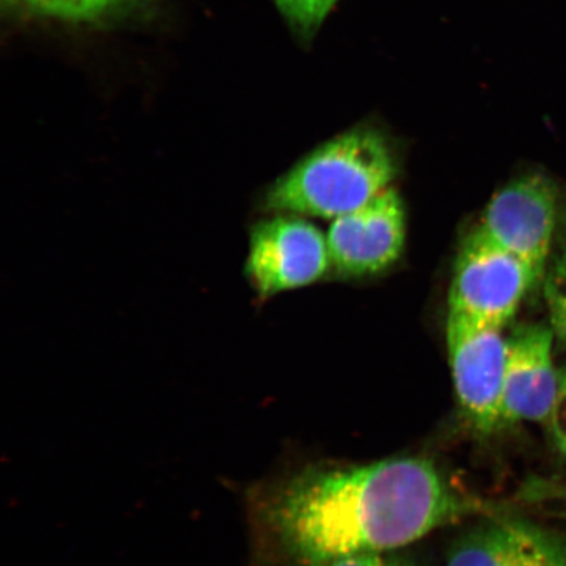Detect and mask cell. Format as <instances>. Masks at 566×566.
Masks as SVG:
<instances>
[{
  "label": "cell",
  "instance_id": "14",
  "mask_svg": "<svg viewBox=\"0 0 566 566\" xmlns=\"http://www.w3.org/2000/svg\"><path fill=\"white\" fill-rule=\"evenodd\" d=\"M318 566H394L378 554H357L334 558Z\"/></svg>",
  "mask_w": 566,
  "mask_h": 566
},
{
  "label": "cell",
  "instance_id": "6",
  "mask_svg": "<svg viewBox=\"0 0 566 566\" xmlns=\"http://www.w3.org/2000/svg\"><path fill=\"white\" fill-rule=\"evenodd\" d=\"M446 338L460 408L480 433H493L501 428L507 337L500 328L449 313Z\"/></svg>",
  "mask_w": 566,
  "mask_h": 566
},
{
  "label": "cell",
  "instance_id": "9",
  "mask_svg": "<svg viewBox=\"0 0 566 566\" xmlns=\"http://www.w3.org/2000/svg\"><path fill=\"white\" fill-rule=\"evenodd\" d=\"M446 566H566V542L520 518H494L452 547Z\"/></svg>",
  "mask_w": 566,
  "mask_h": 566
},
{
  "label": "cell",
  "instance_id": "11",
  "mask_svg": "<svg viewBox=\"0 0 566 566\" xmlns=\"http://www.w3.org/2000/svg\"><path fill=\"white\" fill-rule=\"evenodd\" d=\"M338 0H273L290 30L303 44L315 39Z\"/></svg>",
  "mask_w": 566,
  "mask_h": 566
},
{
  "label": "cell",
  "instance_id": "12",
  "mask_svg": "<svg viewBox=\"0 0 566 566\" xmlns=\"http://www.w3.org/2000/svg\"><path fill=\"white\" fill-rule=\"evenodd\" d=\"M544 294L549 310L551 328L558 342L566 346V247L546 273Z\"/></svg>",
  "mask_w": 566,
  "mask_h": 566
},
{
  "label": "cell",
  "instance_id": "1",
  "mask_svg": "<svg viewBox=\"0 0 566 566\" xmlns=\"http://www.w3.org/2000/svg\"><path fill=\"white\" fill-rule=\"evenodd\" d=\"M440 470L422 458L315 467L269 500V527L295 560L334 558L408 546L473 511Z\"/></svg>",
  "mask_w": 566,
  "mask_h": 566
},
{
  "label": "cell",
  "instance_id": "2",
  "mask_svg": "<svg viewBox=\"0 0 566 566\" xmlns=\"http://www.w3.org/2000/svg\"><path fill=\"white\" fill-rule=\"evenodd\" d=\"M398 157L387 134L359 125L325 142L269 187L259 208L274 214L336 219L391 188Z\"/></svg>",
  "mask_w": 566,
  "mask_h": 566
},
{
  "label": "cell",
  "instance_id": "4",
  "mask_svg": "<svg viewBox=\"0 0 566 566\" xmlns=\"http://www.w3.org/2000/svg\"><path fill=\"white\" fill-rule=\"evenodd\" d=\"M329 266L327 237L315 224L289 214L252 224L244 275L260 302L322 280Z\"/></svg>",
  "mask_w": 566,
  "mask_h": 566
},
{
  "label": "cell",
  "instance_id": "8",
  "mask_svg": "<svg viewBox=\"0 0 566 566\" xmlns=\"http://www.w3.org/2000/svg\"><path fill=\"white\" fill-rule=\"evenodd\" d=\"M554 336L552 328L530 324L507 337L501 428L521 421H549L560 385L552 360Z\"/></svg>",
  "mask_w": 566,
  "mask_h": 566
},
{
  "label": "cell",
  "instance_id": "7",
  "mask_svg": "<svg viewBox=\"0 0 566 566\" xmlns=\"http://www.w3.org/2000/svg\"><path fill=\"white\" fill-rule=\"evenodd\" d=\"M406 208L394 188L332 221L331 266L345 277L377 274L398 261L406 243Z\"/></svg>",
  "mask_w": 566,
  "mask_h": 566
},
{
  "label": "cell",
  "instance_id": "15",
  "mask_svg": "<svg viewBox=\"0 0 566 566\" xmlns=\"http://www.w3.org/2000/svg\"><path fill=\"white\" fill-rule=\"evenodd\" d=\"M565 235H566V229H565ZM565 247H566V239H565Z\"/></svg>",
  "mask_w": 566,
  "mask_h": 566
},
{
  "label": "cell",
  "instance_id": "13",
  "mask_svg": "<svg viewBox=\"0 0 566 566\" xmlns=\"http://www.w3.org/2000/svg\"><path fill=\"white\" fill-rule=\"evenodd\" d=\"M551 427L558 449L566 454V369L560 375V385H558V394L554 412H552Z\"/></svg>",
  "mask_w": 566,
  "mask_h": 566
},
{
  "label": "cell",
  "instance_id": "10",
  "mask_svg": "<svg viewBox=\"0 0 566 566\" xmlns=\"http://www.w3.org/2000/svg\"><path fill=\"white\" fill-rule=\"evenodd\" d=\"M41 18L73 24L105 25L146 19L157 10L158 0H19Z\"/></svg>",
  "mask_w": 566,
  "mask_h": 566
},
{
  "label": "cell",
  "instance_id": "5",
  "mask_svg": "<svg viewBox=\"0 0 566 566\" xmlns=\"http://www.w3.org/2000/svg\"><path fill=\"white\" fill-rule=\"evenodd\" d=\"M557 189L541 174L518 177L488 203L479 230L528 268L539 286L556 228Z\"/></svg>",
  "mask_w": 566,
  "mask_h": 566
},
{
  "label": "cell",
  "instance_id": "3",
  "mask_svg": "<svg viewBox=\"0 0 566 566\" xmlns=\"http://www.w3.org/2000/svg\"><path fill=\"white\" fill-rule=\"evenodd\" d=\"M533 289L528 268L476 229L465 238L455 261L449 313L504 329Z\"/></svg>",
  "mask_w": 566,
  "mask_h": 566
}]
</instances>
